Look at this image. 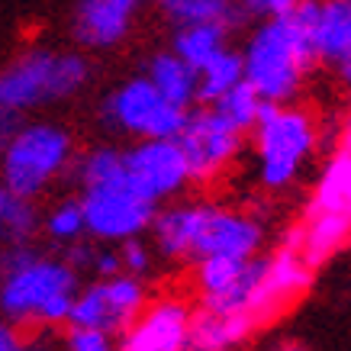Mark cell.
Segmentation results:
<instances>
[{
  "mask_svg": "<svg viewBox=\"0 0 351 351\" xmlns=\"http://www.w3.org/2000/svg\"><path fill=\"white\" fill-rule=\"evenodd\" d=\"M81 274L62 252L32 242L0 245V313L20 329H58L68 322Z\"/></svg>",
  "mask_w": 351,
  "mask_h": 351,
  "instance_id": "6da1fadb",
  "label": "cell"
},
{
  "mask_svg": "<svg viewBox=\"0 0 351 351\" xmlns=\"http://www.w3.org/2000/svg\"><path fill=\"white\" fill-rule=\"evenodd\" d=\"M239 52L245 81L255 87L261 100H297L306 77L319 64L313 49V0H300L284 16L258 20Z\"/></svg>",
  "mask_w": 351,
  "mask_h": 351,
  "instance_id": "7a4b0ae2",
  "label": "cell"
},
{
  "mask_svg": "<svg viewBox=\"0 0 351 351\" xmlns=\"http://www.w3.org/2000/svg\"><path fill=\"white\" fill-rule=\"evenodd\" d=\"M255 178L267 193H284L300 181L309 158L319 149V123L300 104H271L261 100L255 129Z\"/></svg>",
  "mask_w": 351,
  "mask_h": 351,
  "instance_id": "3957f363",
  "label": "cell"
},
{
  "mask_svg": "<svg viewBox=\"0 0 351 351\" xmlns=\"http://www.w3.org/2000/svg\"><path fill=\"white\" fill-rule=\"evenodd\" d=\"M297 242L313 267L351 245V123L313 187L306 216L297 226Z\"/></svg>",
  "mask_w": 351,
  "mask_h": 351,
  "instance_id": "277c9868",
  "label": "cell"
},
{
  "mask_svg": "<svg viewBox=\"0 0 351 351\" xmlns=\"http://www.w3.org/2000/svg\"><path fill=\"white\" fill-rule=\"evenodd\" d=\"M90 81V58L81 52L26 49L0 71V107L29 113L81 94Z\"/></svg>",
  "mask_w": 351,
  "mask_h": 351,
  "instance_id": "5b68a950",
  "label": "cell"
},
{
  "mask_svg": "<svg viewBox=\"0 0 351 351\" xmlns=\"http://www.w3.org/2000/svg\"><path fill=\"white\" fill-rule=\"evenodd\" d=\"M75 161V138L58 123H23L0 149V178L26 200H39L62 181Z\"/></svg>",
  "mask_w": 351,
  "mask_h": 351,
  "instance_id": "8992f818",
  "label": "cell"
},
{
  "mask_svg": "<svg viewBox=\"0 0 351 351\" xmlns=\"http://www.w3.org/2000/svg\"><path fill=\"white\" fill-rule=\"evenodd\" d=\"M77 200L84 210L87 235L97 242H123L132 235H145L158 203L145 197L136 184L126 178V168L104 178V181L77 187Z\"/></svg>",
  "mask_w": 351,
  "mask_h": 351,
  "instance_id": "52a82bcc",
  "label": "cell"
},
{
  "mask_svg": "<svg viewBox=\"0 0 351 351\" xmlns=\"http://www.w3.org/2000/svg\"><path fill=\"white\" fill-rule=\"evenodd\" d=\"M100 117L113 132L129 138H171L187 119V110L171 104L149 75L129 77L100 104Z\"/></svg>",
  "mask_w": 351,
  "mask_h": 351,
  "instance_id": "ba28073f",
  "label": "cell"
},
{
  "mask_svg": "<svg viewBox=\"0 0 351 351\" xmlns=\"http://www.w3.org/2000/svg\"><path fill=\"white\" fill-rule=\"evenodd\" d=\"M174 138L187 158L193 184L219 181L232 168V161H239L245 145V132H239L229 119H223L206 104H193L187 110V119Z\"/></svg>",
  "mask_w": 351,
  "mask_h": 351,
  "instance_id": "9c48e42d",
  "label": "cell"
},
{
  "mask_svg": "<svg viewBox=\"0 0 351 351\" xmlns=\"http://www.w3.org/2000/svg\"><path fill=\"white\" fill-rule=\"evenodd\" d=\"M145 303H149L145 280L119 271L113 277H97V280L84 284V287H77L68 322H75V326H97V329L110 332L113 339H119Z\"/></svg>",
  "mask_w": 351,
  "mask_h": 351,
  "instance_id": "30bf717a",
  "label": "cell"
},
{
  "mask_svg": "<svg viewBox=\"0 0 351 351\" xmlns=\"http://www.w3.org/2000/svg\"><path fill=\"white\" fill-rule=\"evenodd\" d=\"M126 178L155 203H168L191 187V168L178 138H132L123 149Z\"/></svg>",
  "mask_w": 351,
  "mask_h": 351,
  "instance_id": "8fae6325",
  "label": "cell"
},
{
  "mask_svg": "<svg viewBox=\"0 0 351 351\" xmlns=\"http://www.w3.org/2000/svg\"><path fill=\"white\" fill-rule=\"evenodd\" d=\"M265 248V223L255 213H245L239 206H219L210 203L200 223L197 242H193L191 261L210 255L252 258Z\"/></svg>",
  "mask_w": 351,
  "mask_h": 351,
  "instance_id": "7c38bea8",
  "label": "cell"
},
{
  "mask_svg": "<svg viewBox=\"0 0 351 351\" xmlns=\"http://www.w3.org/2000/svg\"><path fill=\"white\" fill-rule=\"evenodd\" d=\"M193 306L187 300L161 297L149 300L119 335L123 351H184L191 341Z\"/></svg>",
  "mask_w": 351,
  "mask_h": 351,
  "instance_id": "4fadbf2b",
  "label": "cell"
},
{
  "mask_svg": "<svg viewBox=\"0 0 351 351\" xmlns=\"http://www.w3.org/2000/svg\"><path fill=\"white\" fill-rule=\"evenodd\" d=\"M145 0H77L75 7V39L84 49L107 52L126 43L138 10Z\"/></svg>",
  "mask_w": 351,
  "mask_h": 351,
  "instance_id": "5bb4252c",
  "label": "cell"
},
{
  "mask_svg": "<svg viewBox=\"0 0 351 351\" xmlns=\"http://www.w3.org/2000/svg\"><path fill=\"white\" fill-rule=\"evenodd\" d=\"M313 49L316 62L351 87V0H313Z\"/></svg>",
  "mask_w": 351,
  "mask_h": 351,
  "instance_id": "9a60e30c",
  "label": "cell"
},
{
  "mask_svg": "<svg viewBox=\"0 0 351 351\" xmlns=\"http://www.w3.org/2000/svg\"><path fill=\"white\" fill-rule=\"evenodd\" d=\"M210 203L203 200H168L158 203V210L152 216L149 235H152V248L168 261H191L193 242L200 232V223L206 216Z\"/></svg>",
  "mask_w": 351,
  "mask_h": 351,
  "instance_id": "2e32d148",
  "label": "cell"
},
{
  "mask_svg": "<svg viewBox=\"0 0 351 351\" xmlns=\"http://www.w3.org/2000/svg\"><path fill=\"white\" fill-rule=\"evenodd\" d=\"M229 36H232V29H226L223 23H181V26H174L171 52H178L193 71H200L203 64L229 45Z\"/></svg>",
  "mask_w": 351,
  "mask_h": 351,
  "instance_id": "e0dca14e",
  "label": "cell"
},
{
  "mask_svg": "<svg viewBox=\"0 0 351 351\" xmlns=\"http://www.w3.org/2000/svg\"><path fill=\"white\" fill-rule=\"evenodd\" d=\"M145 75L171 104L191 110L197 104V71L178 52H158L149 58Z\"/></svg>",
  "mask_w": 351,
  "mask_h": 351,
  "instance_id": "ac0fdd59",
  "label": "cell"
},
{
  "mask_svg": "<svg viewBox=\"0 0 351 351\" xmlns=\"http://www.w3.org/2000/svg\"><path fill=\"white\" fill-rule=\"evenodd\" d=\"M165 16H168L174 26L181 23H223L226 29H242L245 23V13L239 7V0H152Z\"/></svg>",
  "mask_w": 351,
  "mask_h": 351,
  "instance_id": "d6986e66",
  "label": "cell"
},
{
  "mask_svg": "<svg viewBox=\"0 0 351 351\" xmlns=\"http://www.w3.org/2000/svg\"><path fill=\"white\" fill-rule=\"evenodd\" d=\"M39 232V210L36 200H26L10 191L0 178V245L32 242Z\"/></svg>",
  "mask_w": 351,
  "mask_h": 351,
  "instance_id": "ffe728a7",
  "label": "cell"
},
{
  "mask_svg": "<svg viewBox=\"0 0 351 351\" xmlns=\"http://www.w3.org/2000/svg\"><path fill=\"white\" fill-rule=\"evenodd\" d=\"M245 77L242 71V52L232 49V45H226L223 52L210 58V62L203 64L200 71H197V104H216L219 97L235 87L239 81Z\"/></svg>",
  "mask_w": 351,
  "mask_h": 351,
  "instance_id": "44dd1931",
  "label": "cell"
},
{
  "mask_svg": "<svg viewBox=\"0 0 351 351\" xmlns=\"http://www.w3.org/2000/svg\"><path fill=\"white\" fill-rule=\"evenodd\" d=\"M39 229H43L45 239H49L55 248H64V245L84 239L87 226H84L81 200H77V197H62V200H55L52 206L39 216Z\"/></svg>",
  "mask_w": 351,
  "mask_h": 351,
  "instance_id": "7402d4cb",
  "label": "cell"
},
{
  "mask_svg": "<svg viewBox=\"0 0 351 351\" xmlns=\"http://www.w3.org/2000/svg\"><path fill=\"white\" fill-rule=\"evenodd\" d=\"M210 107H213L223 119H229L239 132L248 136V132L255 129V123H258V113H261V97H258L255 87L242 77L239 84L229 87V90H226L216 104H210Z\"/></svg>",
  "mask_w": 351,
  "mask_h": 351,
  "instance_id": "603a6c76",
  "label": "cell"
},
{
  "mask_svg": "<svg viewBox=\"0 0 351 351\" xmlns=\"http://www.w3.org/2000/svg\"><path fill=\"white\" fill-rule=\"evenodd\" d=\"M248 258H229V255H210L193 261V287H197V297H210V293H219L232 284L235 277L242 274V267Z\"/></svg>",
  "mask_w": 351,
  "mask_h": 351,
  "instance_id": "cb8c5ba5",
  "label": "cell"
},
{
  "mask_svg": "<svg viewBox=\"0 0 351 351\" xmlns=\"http://www.w3.org/2000/svg\"><path fill=\"white\" fill-rule=\"evenodd\" d=\"M117 252H119V265H123L126 274L142 277V280L152 274V267H155V248L142 235H132V239L117 242Z\"/></svg>",
  "mask_w": 351,
  "mask_h": 351,
  "instance_id": "d4e9b609",
  "label": "cell"
},
{
  "mask_svg": "<svg viewBox=\"0 0 351 351\" xmlns=\"http://www.w3.org/2000/svg\"><path fill=\"white\" fill-rule=\"evenodd\" d=\"M113 335L104 329H97V326H75V322H68V329H64V345L71 351H110L113 348Z\"/></svg>",
  "mask_w": 351,
  "mask_h": 351,
  "instance_id": "484cf974",
  "label": "cell"
},
{
  "mask_svg": "<svg viewBox=\"0 0 351 351\" xmlns=\"http://www.w3.org/2000/svg\"><path fill=\"white\" fill-rule=\"evenodd\" d=\"M300 0H239L245 20H271V16H284L297 7Z\"/></svg>",
  "mask_w": 351,
  "mask_h": 351,
  "instance_id": "4316f807",
  "label": "cell"
},
{
  "mask_svg": "<svg viewBox=\"0 0 351 351\" xmlns=\"http://www.w3.org/2000/svg\"><path fill=\"white\" fill-rule=\"evenodd\" d=\"M123 271L119 265V252L113 242H97L94 248V261H90V274L94 277H113Z\"/></svg>",
  "mask_w": 351,
  "mask_h": 351,
  "instance_id": "83f0119b",
  "label": "cell"
},
{
  "mask_svg": "<svg viewBox=\"0 0 351 351\" xmlns=\"http://www.w3.org/2000/svg\"><path fill=\"white\" fill-rule=\"evenodd\" d=\"M16 348H23V329L0 313V351H16Z\"/></svg>",
  "mask_w": 351,
  "mask_h": 351,
  "instance_id": "f1b7e54d",
  "label": "cell"
},
{
  "mask_svg": "<svg viewBox=\"0 0 351 351\" xmlns=\"http://www.w3.org/2000/svg\"><path fill=\"white\" fill-rule=\"evenodd\" d=\"M26 123V113H16V110L0 107V149L10 142V136Z\"/></svg>",
  "mask_w": 351,
  "mask_h": 351,
  "instance_id": "f546056e",
  "label": "cell"
}]
</instances>
